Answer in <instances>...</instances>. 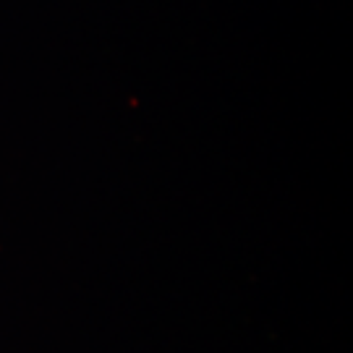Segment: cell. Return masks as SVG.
<instances>
[]
</instances>
